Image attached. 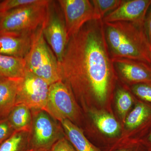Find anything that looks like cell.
<instances>
[{
  "label": "cell",
  "mask_w": 151,
  "mask_h": 151,
  "mask_svg": "<svg viewBox=\"0 0 151 151\" xmlns=\"http://www.w3.org/2000/svg\"><path fill=\"white\" fill-rule=\"evenodd\" d=\"M49 86L41 78L26 70L19 81L16 105L24 104L33 111H45Z\"/></svg>",
  "instance_id": "52a82bcc"
},
{
  "label": "cell",
  "mask_w": 151,
  "mask_h": 151,
  "mask_svg": "<svg viewBox=\"0 0 151 151\" xmlns=\"http://www.w3.org/2000/svg\"><path fill=\"white\" fill-rule=\"evenodd\" d=\"M65 19L68 39L77 34L87 23L96 19L91 1H58Z\"/></svg>",
  "instance_id": "9c48e42d"
},
{
  "label": "cell",
  "mask_w": 151,
  "mask_h": 151,
  "mask_svg": "<svg viewBox=\"0 0 151 151\" xmlns=\"http://www.w3.org/2000/svg\"><path fill=\"white\" fill-rule=\"evenodd\" d=\"M50 1L37 2L6 13L0 19V33L34 32L46 19Z\"/></svg>",
  "instance_id": "277c9868"
},
{
  "label": "cell",
  "mask_w": 151,
  "mask_h": 151,
  "mask_svg": "<svg viewBox=\"0 0 151 151\" xmlns=\"http://www.w3.org/2000/svg\"><path fill=\"white\" fill-rule=\"evenodd\" d=\"M24 59L26 70L49 85L62 80L59 63L44 36L43 25L35 32L31 48Z\"/></svg>",
  "instance_id": "3957f363"
},
{
  "label": "cell",
  "mask_w": 151,
  "mask_h": 151,
  "mask_svg": "<svg viewBox=\"0 0 151 151\" xmlns=\"http://www.w3.org/2000/svg\"><path fill=\"white\" fill-rule=\"evenodd\" d=\"M39 151H50V150H40Z\"/></svg>",
  "instance_id": "f1b7e54d"
},
{
  "label": "cell",
  "mask_w": 151,
  "mask_h": 151,
  "mask_svg": "<svg viewBox=\"0 0 151 151\" xmlns=\"http://www.w3.org/2000/svg\"><path fill=\"white\" fill-rule=\"evenodd\" d=\"M20 78H0V118L8 116L15 105Z\"/></svg>",
  "instance_id": "4fadbf2b"
},
{
  "label": "cell",
  "mask_w": 151,
  "mask_h": 151,
  "mask_svg": "<svg viewBox=\"0 0 151 151\" xmlns=\"http://www.w3.org/2000/svg\"><path fill=\"white\" fill-rule=\"evenodd\" d=\"M92 119L100 132L109 137L119 134L120 127L119 123L113 116L104 112L93 113Z\"/></svg>",
  "instance_id": "d6986e66"
},
{
  "label": "cell",
  "mask_w": 151,
  "mask_h": 151,
  "mask_svg": "<svg viewBox=\"0 0 151 151\" xmlns=\"http://www.w3.org/2000/svg\"><path fill=\"white\" fill-rule=\"evenodd\" d=\"M123 0H92L91 1L96 20H103L107 14L117 9Z\"/></svg>",
  "instance_id": "ffe728a7"
},
{
  "label": "cell",
  "mask_w": 151,
  "mask_h": 151,
  "mask_svg": "<svg viewBox=\"0 0 151 151\" xmlns=\"http://www.w3.org/2000/svg\"><path fill=\"white\" fill-rule=\"evenodd\" d=\"M50 151H76L73 145L65 139L62 137L52 146Z\"/></svg>",
  "instance_id": "d4e9b609"
},
{
  "label": "cell",
  "mask_w": 151,
  "mask_h": 151,
  "mask_svg": "<svg viewBox=\"0 0 151 151\" xmlns=\"http://www.w3.org/2000/svg\"><path fill=\"white\" fill-rule=\"evenodd\" d=\"M151 0H127L103 19L104 23L129 22L144 24Z\"/></svg>",
  "instance_id": "30bf717a"
},
{
  "label": "cell",
  "mask_w": 151,
  "mask_h": 151,
  "mask_svg": "<svg viewBox=\"0 0 151 151\" xmlns=\"http://www.w3.org/2000/svg\"><path fill=\"white\" fill-rule=\"evenodd\" d=\"M36 31L0 33V54L24 58L31 48Z\"/></svg>",
  "instance_id": "8fae6325"
},
{
  "label": "cell",
  "mask_w": 151,
  "mask_h": 151,
  "mask_svg": "<svg viewBox=\"0 0 151 151\" xmlns=\"http://www.w3.org/2000/svg\"><path fill=\"white\" fill-rule=\"evenodd\" d=\"M116 102L119 114L124 116L133 105V99L129 92L123 88H119L116 91Z\"/></svg>",
  "instance_id": "44dd1931"
},
{
  "label": "cell",
  "mask_w": 151,
  "mask_h": 151,
  "mask_svg": "<svg viewBox=\"0 0 151 151\" xmlns=\"http://www.w3.org/2000/svg\"><path fill=\"white\" fill-rule=\"evenodd\" d=\"M26 70L24 58L0 54V78H22Z\"/></svg>",
  "instance_id": "5bb4252c"
},
{
  "label": "cell",
  "mask_w": 151,
  "mask_h": 151,
  "mask_svg": "<svg viewBox=\"0 0 151 151\" xmlns=\"http://www.w3.org/2000/svg\"><path fill=\"white\" fill-rule=\"evenodd\" d=\"M39 0H5L2 1L5 14L9 11L37 2Z\"/></svg>",
  "instance_id": "603a6c76"
},
{
  "label": "cell",
  "mask_w": 151,
  "mask_h": 151,
  "mask_svg": "<svg viewBox=\"0 0 151 151\" xmlns=\"http://www.w3.org/2000/svg\"><path fill=\"white\" fill-rule=\"evenodd\" d=\"M147 141L149 145L151 146V131L150 132V134L147 137Z\"/></svg>",
  "instance_id": "83f0119b"
},
{
  "label": "cell",
  "mask_w": 151,
  "mask_h": 151,
  "mask_svg": "<svg viewBox=\"0 0 151 151\" xmlns=\"http://www.w3.org/2000/svg\"><path fill=\"white\" fill-rule=\"evenodd\" d=\"M30 132V143L37 150H50L60 138V130L53 119L44 110L35 111Z\"/></svg>",
  "instance_id": "ba28073f"
},
{
  "label": "cell",
  "mask_w": 151,
  "mask_h": 151,
  "mask_svg": "<svg viewBox=\"0 0 151 151\" xmlns=\"http://www.w3.org/2000/svg\"><path fill=\"white\" fill-rule=\"evenodd\" d=\"M55 120L74 121L78 115L77 105L70 88L62 80L50 85L45 110Z\"/></svg>",
  "instance_id": "8992f818"
},
{
  "label": "cell",
  "mask_w": 151,
  "mask_h": 151,
  "mask_svg": "<svg viewBox=\"0 0 151 151\" xmlns=\"http://www.w3.org/2000/svg\"><path fill=\"white\" fill-rule=\"evenodd\" d=\"M30 143V132L15 131L0 145V151H36Z\"/></svg>",
  "instance_id": "ac0fdd59"
},
{
  "label": "cell",
  "mask_w": 151,
  "mask_h": 151,
  "mask_svg": "<svg viewBox=\"0 0 151 151\" xmlns=\"http://www.w3.org/2000/svg\"><path fill=\"white\" fill-rule=\"evenodd\" d=\"M31 111L23 104L15 105L8 118L15 131L31 132L32 122Z\"/></svg>",
  "instance_id": "e0dca14e"
},
{
  "label": "cell",
  "mask_w": 151,
  "mask_h": 151,
  "mask_svg": "<svg viewBox=\"0 0 151 151\" xmlns=\"http://www.w3.org/2000/svg\"><path fill=\"white\" fill-rule=\"evenodd\" d=\"M104 24L105 39L112 58H128L151 65V46L144 24L124 21Z\"/></svg>",
  "instance_id": "7a4b0ae2"
},
{
  "label": "cell",
  "mask_w": 151,
  "mask_h": 151,
  "mask_svg": "<svg viewBox=\"0 0 151 151\" xmlns=\"http://www.w3.org/2000/svg\"><path fill=\"white\" fill-rule=\"evenodd\" d=\"M43 33L58 63L60 62L69 39L64 16L58 1H50L46 19L43 24Z\"/></svg>",
  "instance_id": "5b68a950"
},
{
  "label": "cell",
  "mask_w": 151,
  "mask_h": 151,
  "mask_svg": "<svg viewBox=\"0 0 151 151\" xmlns=\"http://www.w3.org/2000/svg\"><path fill=\"white\" fill-rule=\"evenodd\" d=\"M0 145H1V144H0Z\"/></svg>",
  "instance_id": "4dcf8cb0"
},
{
  "label": "cell",
  "mask_w": 151,
  "mask_h": 151,
  "mask_svg": "<svg viewBox=\"0 0 151 151\" xmlns=\"http://www.w3.org/2000/svg\"><path fill=\"white\" fill-rule=\"evenodd\" d=\"M59 67L62 81L72 93L92 96L100 103L107 100L116 71L103 20L89 22L69 39Z\"/></svg>",
  "instance_id": "6da1fadb"
},
{
  "label": "cell",
  "mask_w": 151,
  "mask_h": 151,
  "mask_svg": "<svg viewBox=\"0 0 151 151\" xmlns=\"http://www.w3.org/2000/svg\"><path fill=\"white\" fill-rule=\"evenodd\" d=\"M14 132L8 119L0 121V144L10 137Z\"/></svg>",
  "instance_id": "cb8c5ba5"
},
{
  "label": "cell",
  "mask_w": 151,
  "mask_h": 151,
  "mask_svg": "<svg viewBox=\"0 0 151 151\" xmlns=\"http://www.w3.org/2000/svg\"><path fill=\"white\" fill-rule=\"evenodd\" d=\"M151 124V105L139 102L129 113L125 121L129 129L134 130Z\"/></svg>",
  "instance_id": "9a60e30c"
},
{
  "label": "cell",
  "mask_w": 151,
  "mask_h": 151,
  "mask_svg": "<svg viewBox=\"0 0 151 151\" xmlns=\"http://www.w3.org/2000/svg\"><path fill=\"white\" fill-rule=\"evenodd\" d=\"M60 122L68 138L76 151H99L87 140L82 131L70 120L65 119Z\"/></svg>",
  "instance_id": "2e32d148"
},
{
  "label": "cell",
  "mask_w": 151,
  "mask_h": 151,
  "mask_svg": "<svg viewBox=\"0 0 151 151\" xmlns=\"http://www.w3.org/2000/svg\"><path fill=\"white\" fill-rule=\"evenodd\" d=\"M115 71L125 81L134 84L151 82V65L125 58H112Z\"/></svg>",
  "instance_id": "7c38bea8"
},
{
  "label": "cell",
  "mask_w": 151,
  "mask_h": 151,
  "mask_svg": "<svg viewBox=\"0 0 151 151\" xmlns=\"http://www.w3.org/2000/svg\"><path fill=\"white\" fill-rule=\"evenodd\" d=\"M144 27L146 34L151 46V5L146 15Z\"/></svg>",
  "instance_id": "484cf974"
},
{
  "label": "cell",
  "mask_w": 151,
  "mask_h": 151,
  "mask_svg": "<svg viewBox=\"0 0 151 151\" xmlns=\"http://www.w3.org/2000/svg\"><path fill=\"white\" fill-rule=\"evenodd\" d=\"M132 90L141 100L151 105V82L134 84Z\"/></svg>",
  "instance_id": "7402d4cb"
},
{
  "label": "cell",
  "mask_w": 151,
  "mask_h": 151,
  "mask_svg": "<svg viewBox=\"0 0 151 151\" xmlns=\"http://www.w3.org/2000/svg\"></svg>",
  "instance_id": "f546056e"
},
{
  "label": "cell",
  "mask_w": 151,
  "mask_h": 151,
  "mask_svg": "<svg viewBox=\"0 0 151 151\" xmlns=\"http://www.w3.org/2000/svg\"><path fill=\"white\" fill-rule=\"evenodd\" d=\"M5 14L4 12L3 9L2 3V1H0V19Z\"/></svg>",
  "instance_id": "4316f807"
}]
</instances>
